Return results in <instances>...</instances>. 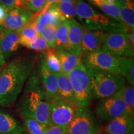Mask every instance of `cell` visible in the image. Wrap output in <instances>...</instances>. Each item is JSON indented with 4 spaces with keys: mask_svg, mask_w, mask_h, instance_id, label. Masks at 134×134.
<instances>
[{
    "mask_svg": "<svg viewBox=\"0 0 134 134\" xmlns=\"http://www.w3.org/2000/svg\"><path fill=\"white\" fill-rule=\"evenodd\" d=\"M38 58L36 53H23L0 69V107L9 108L16 103Z\"/></svg>",
    "mask_w": 134,
    "mask_h": 134,
    "instance_id": "6da1fadb",
    "label": "cell"
},
{
    "mask_svg": "<svg viewBox=\"0 0 134 134\" xmlns=\"http://www.w3.org/2000/svg\"><path fill=\"white\" fill-rule=\"evenodd\" d=\"M17 110L21 117L34 119L47 126H51L49 119V105L35 67L23 88Z\"/></svg>",
    "mask_w": 134,
    "mask_h": 134,
    "instance_id": "7a4b0ae2",
    "label": "cell"
},
{
    "mask_svg": "<svg viewBox=\"0 0 134 134\" xmlns=\"http://www.w3.org/2000/svg\"><path fill=\"white\" fill-rule=\"evenodd\" d=\"M76 16L84 29L98 31L106 34L127 33L129 30L121 22L97 11L83 0L75 3Z\"/></svg>",
    "mask_w": 134,
    "mask_h": 134,
    "instance_id": "3957f363",
    "label": "cell"
},
{
    "mask_svg": "<svg viewBox=\"0 0 134 134\" xmlns=\"http://www.w3.org/2000/svg\"><path fill=\"white\" fill-rule=\"evenodd\" d=\"M93 99H103L117 94L125 85L122 75L96 68H86Z\"/></svg>",
    "mask_w": 134,
    "mask_h": 134,
    "instance_id": "277c9868",
    "label": "cell"
},
{
    "mask_svg": "<svg viewBox=\"0 0 134 134\" xmlns=\"http://www.w3.org/2000/svg\"><path fill=\"white\" fill-rule=\"evenodd\" d=\"M75 98V108L89 107L93 100L86 67L82 62L67 74Z\"/></svg>",
    "mask_w": 134,
    "mask_h": 134,
    "instance_id": "5b68a950",
    "label": "cell"
},
{
    "mask_svg": "<svg viewBox=\"0 0 134 134\" xmlns=\"http://www.w3.org/2000/svg\"><path fill=\"white\" fill-rule=\"evenodd\" d=\"M96 117L89 107L77 108L71 123L67 128V134H88L100 130Z\"/></svg>",
    "mask_w": 134,
    "mask_h": 134,
    "instance_id": "8992f818",
    "label": "cell"
},
{
    "mask_svg": "<svg viewBox=\"0 0 134 134\" xmlns=\"http://www.w3.org/2000/svg\"><path fill=\"white\" fill-rule=\"evenodd\" d=\"M94 110L99 119L104 123L122 115L130 114L118 93L99 100L95 106Z\"/></svg>",
    "mask_w": 134,
    "mask_h": 134,
    "instance_id": "52a82bcc",
    "label": "cell"
},
{
    "mask_svg": "<svg viewBox=\"0 0 134 134\" xmlns=\"http://www.w3.org/2000/svg\"><path fill=\"white\" fill-rule=\"evenodd\" d=\"M81 62L86 68H96L119 74L120 58L114 57L100 49L84 55Z\"/></svg>",
    "mask_w": 134,
    "mask_h": 134,
    "instance_id": "ba28073f",
    "label": "cell"
},
{
    "mask_svg": "<svg viewBox=\"0 0 134 134\" xmlns=\"http://www.w3.org/2000/svg\"><path fill=\"white\" fill-rule=\"evenodd\" d=\"M100 50L116 58L133 57L127 33H110L107 35Z\"/></svg>",
    "mask_w": 134,
    "mask_h": 134,
    "instance_id": "9c48e42d",
    "label": "cell"
},
{
    "mask_svg": "<svg viewBox=\"0 0 134 134\" xmlns=\"http://www.w3.org/2000/svg\"><path fill=\"white\" fill-rule=\"evenodd\" d=\"M76 108L73 104L58 99L50 103L49 119L51 125L68 128Z\"/></svg>",
    "mask_w": 134,
    "mask_h": 134,
    "instance_id": "30bf717a",
    "label": "cell"
},
{
    "mask_svg": "<svg viewBox=\"0 0 134 134\" xmlns=\"http://www.w3.org/2000/svg\"><path fill=\"white\" fill-rule=\"evenodd\" d=\"M37 71L42 88L49 103L60 99L58 92L57 74L49 71L38 58Z\"/></svg>",
    "mask_w": 134,
    "mask_h": 134,
    "instance_id": "8fae6325",
    "label": "cell"
},
{
    "mask_svg": "<svg viewBox=\"0 0 134 134\" xmlns=\"http://www.w3.org/2000/svg\"><path fill=\"white\" fill-rule=\"evenodd\" d=\"M33 13L23 6L16 7L8 12L6 19L3 22L4 29L19 32L31 21Z\"/></svg>",
    "mask_w": 134,
    "mask_h": 134,
    "instance_id": "7c38bea8",
    "label": "cell"
},
{
    "mask_svg": "<svg viewBox=\"0 0 134 134\" xmlns=\"http://www.w3.org/2000/svg\"><path fill=\"white\" fill-rule=\"evenodd\" d=\"M134 131L133 115L127 114L116 117L105 123L100 128V133L132 134Z\"/></svg>",
    "mask_w": 134,
    "mask_h": 134,
    "instance_id": "4fadbf2b",
    "label": "cell"
},
{
    "mask_svg": "<svg viewBox=\"0 0 134 134\" xmlns=\"http://www.w3.org/2000/svg\"><path fill=\"white\" fill-rule=\"evenodd\" d=\"M65 20L62 18L53 5L41 12L34 14L31 22L34 26L35 29L38 34L47 26L57 27L62 22Z\"/></svg>",
    "mask_w": 134,
    "mask_h": 134,
    "instance_id": "5bb4252c",
    "label": "cell"
},
{
    "mask_svg": "<svg viewBox=\"0 0 134 134\" xmlns=\"http://www.w3.org/2000/svg\"><path fill=\"white\" fill-rule=\"evenodd\" d=\"M66 21L68 27V51L81 58V43L84 28L75 19Z\"/></svg>",
    "mask_w": 134,
    "mask_h": 134,
    "instance_id": "9a60e30c",
    "label": "cell"
},
{
    "mask_svg": "<svg viewBox=\"0 0 134 134\" xmlns=\"http://www.w3.org/2000/svg\"><path fill=\"white\" fill-rule=\"evenodd\" d=\"M107 35L108 34L101 31L84 29L81 43L82 57L96 50L100 49Z\"/></svg>",
    "mask_w": 134,
    "mask_h": 134,
    "instance_id": "2e32d148",
    "label": "cell"
},
{
    "mask_svg": "<svg viewBox=\"0 0 134 134\" xmlns=\"http://www.w3.org/2000/svg\"><path fill=\"white\" fill-rule=\"evenodd\" d=\"M20 46L18 33L4 29L0 36V48L6 62L19 50Z\"/></svg>",
    "mask_w": 134,
    "mask_h": 134,
    "instance_id": "e0dca14e",
    "label": "cell"
},
{
    "mask_svg": "<svg viewBox=\"0 0 134 134\" xmlns=\"http://www.w3.org/2000/svg\"><path fill=\"white\" fill-rule=\"evenodd\" d=\"M26 132L23 123L0 108V134H21Z\"/></svg>",
    "mask_w": 134,
    "mask_h": 134,
    "instance_id": "ac0fdd59",
    "label": "cell"
},
{
    "mask_svg": "<svg viewBox=\"0 0 134 134\" xmlns=\"http://www.w3.org/2000/svg\"><path fill=\"white\" fill-rule=\"evenodd\" d=\"M57 80L60 99L69 102L75 105L74 93L68 75L62 72L57 73Z\"/></svg>",
    "mask_w": 134,
    "mask_h": 134,
    "instance_id": "d6986e66",
    "label": "cell"
},
{
    "mask_svg": "<svg viewBox=\"0 0 134 134\" xmlns=\"http://www.w3.org/2000/svg\"><path fill=\"white\" fill-rule=\"evenodd\" d=\"M55 53L59 60L62 72L65 74H68L81 63V58L73 55L67 50H55Z\"/></svg>",
    "mask_w": 134,
    "mask_h": 134,
    "instance_id": "ffe728a7",
    "label": "cell"
},
{
    "mask_svg": "<svg viewBox=\"0 0 134 134\" xmlns=\"http://www.w3.org/2000/svg\"><path fill=\"white\" fill-rule=\"evenodd\" d=\"M39 58L44 66L49 71L55 74L62 72L59 60L55 53V49L49 48L44 53L40 54Z\"/></svg>",
    "mask_w": 134,
    "mask_h": 134,
    "instance_id": "44dd1931",
    "label": "cell"
},
{
    "mask_svg": "<svg viewBox=\"0 0 134 134\" xmlns=\"http://www.w3.org/2000/svg\"><path fill=\"white\" fill-rule=\"evenodd\" d=\"M119 74L132 86L134 85V60L133 57L120 58Z\"/></svg>",
    "mask_w": 134,
    "mask_h": 134,
    "instance_id": "7402d4cb",
    "label": "cell"
},
{
    "mask_svg": "<svg viewBox=\"0 0 134 134\" xmlns=\"http://www.w3.org/2000/svg\"><path fill=\"white\" fill-rule=\"evenodd\" d=\"M122 23L130 31L134 30V5H123L116 2Z\"/></svg>",
    "mask_w": 134,
    "mask_h": 134,
    "instance_id": "603a6c76",
    "label": "cell"
},
{
    "mask_svg": "<svg viewBox=\"0 0 134 134\" xmlns=\"http://www.w3.org/2000/svg\"><path fill=\"white\" fill-rule=\"evenodd\" d=\"M55 50H65L68 51V27L66 20L62 22L57 27Z\"/></svg>",
    "mask_w": 134,
    "mask_h": 134,
    "instance_id": "cb8c5ba5",
    "label": "cell"
},
{
    "mask_svg": "<svg viewBox=\"0 0 134 134\" xmlns=\"http://www.w3.org/2000/svg\"><path fill=\"white\" fill-rule=\"evenodd\" d=\"M52 5L64 20L75 19L76 16L75 3L62 2L53 3Z\"/></svg>",
    "mask_w": 134,
    "mask_h": 134,
    "instance_id": "d4e9b609",
    "label": "cell"
},
{
    "mask_svg": "<svg viewBox=\"0 0 134 134\" xmlns=\"http://www.w3.org/2000/svg\"><path fill=\"white\" fill-rule=\"evenodd\" d=\"M18 33L20 45L26 47L39 35L35 29L34 26L31 21Z\"/></svg>",
    "mask_w": 134,
    "mask_h": 134,
    "instance_id": "484cf974",
    "label": "cell"
},
{
    "mask_svg": "<svg viewBox=\"0 0 134 134\" xmlns=\"http://www.w3.org/2000/svg\"><path fill=\"white\" fill-rule=\"evenodd\" d=\"M118 94L120 96L126 105L129 113L134 115V88L132 85H125L119 91Z\"/></svg>",
    "mask_w": 134,
    "mask_h": 134,
    "instance_id": "4316f807",
    "label": "cell"
},
{
    "mask_svg": "<svg viewBox=\"0 0 134 134\" xmlns=\"http://www.w3.org/2000/svg\"><path fill=\"white\" fill-rule=\"evenodd\" d=\"M23 124L28 134H42L48 126L29 117H21Z\"/></svg>",
    "mask_w": 134,
    "mask_h": 134,
    "instance_id": "83f0119b",
    "label": "cell"
},
{
    "mask_svg": "<svg viewBox=\"0 0 134 134\" xmlns=\"http://www.w3.org/2000/svg\"><path fill=\"white\" fill-rule=\"evenodd\" d=\"M57 27L53 26H47L43 28L40 36L46 41L48 47L55 48V34H56Z\"/></svg>",
    "mask_w": 134,
    "mask_h": 134,
    "instance_id": "f1b7e54d",
    "label": "cell"
},
{
    "mask_svg": "<svg viewBox=\"0 0 134 134\" xmlns=\"http://www.w3.org/2000/svg\"><path fill=\"white\" fill-rule=\"evenodd\" d=\"M26 47L28 49L32 50L34 53H42L47 51L49 47H48L47 43L42 37L38 35L34 41L29 43Z\"/></svg>",
    "mask_w": 134,
    "mask_h": 134,
    "instance_id": "f546056e",
    "label": "cell"
},
{
    "mask_svg": "<svg viewBox=\"0 0 134 134\" xmlns=\"http://www.w3.org/2000/svg\"><path fill=\"white\" fill-rule=\"evenodd\" d=\"M47 0H27L24 7L33 14H36L43 11L46 6Z\"/></svg>",
    "mask_w": 134,
    "mask_h": 134,
    "instance_id": "4dcf8cb0",
    "label": "cell"
},
{
    "mask_svg": "<svg viewBox=\"0 0 134 134\" xmlns=\"http://www.w3.org/2000/svg\"><path fill=\"white\" fill-rule=\"evenodd\" d=\"M67 128L62 127L51 125L48 126L42 134H67Z\"/></svg>",
    "mask_w": 134,
    "mask_h": 134,
    "instance_id": "1f68e13d",
    "label": "cell"
},
{
    "mask_svg": "<svg viewBox=\"0 0 134 134\" xmlns=\"http://www.w3.org/2000/svg\"><path fill=\"white\" fill-rule=\"evenodd\" d=\"M0 4L7 8L9 11L16 7L21 6L19 0H0Z\"/></svg>",
    "mask_w": 134,
    "mask_h": 134,
    "instance_id": "d6a6232c",
    "label": "cell"
},
{
    "mask_svg": "<svg viewBox=\"0 0 134 134\" xmlns=\"http://www.w3.org/2000/svg\"><path fill=\"white\" fill-rule=\"evenodd\" d=\"M127 34V37H128L129 44L130 48V50L132 53L134 52V30H132L128 32Z\"/></svg>",
    "mask_w": 134,
    "mask_h": 134,
    "instance_id": "836d02e7",
    "label": "cell"
},
{
    "mask_svg": "<svg viewBox=\"0 0 134 134\" xmlns=\"http://www.w3.org/2000/svg\"><path fill=\"white\" fill-rule=\"evenodd\" d=\"M8 12H9V10L7 8H5L3 5L0 4V24L2 26L3 22L7 16Z\"/></svg>",
    "mask_w": 134,
    "mask_h": 134,
    "instance_id": "e575fe53",
    "label": "cell"
},
{
    "mask_svg": "<svg viewBox=\"0 0 134 134\" xmlns=\"http://www.w3.org/2000/svg\"><path fill=\"white\" fill-rule=\"evenodd\" d=\"M5 64H6V61H5L4 58L3 57L2 52H1V48H0V69H1Z\"/></svg>",
    "mask_w": 134,
    "mask_h": 134,
    "instance_id": "d590c367",
    "label": "cell"
},
{
    "mask_svg": "<svg viewBox=\"0 0 134 134\" xmlns=\"http://www.w3.org/2000/svg\"><path fill=\"white\" fill-rule=\"evenodd\" d=\"M55 1H56V0H47L46 6V7H45L44 9H43V10L47 9V8L49 7L50 6H51L52 4H53V3L55 2Z\"/></svg>",
    "mask_w": 134,
    "mask_h": 134,
    "instance_id": "8d00e7d4",
    "label": "cell"
},
{
    "mask_svg": "<svg viewBox=\"0 0 134 134\" xmlns=\"http://www.w3.org/2000/svg\"><path fill=\"white\" fill-rule=\"evenodd\" d=\"M77 0H56L54 3H58L62 2H70V3H76Z\"/></svg>",
    "mask_w": 134,
    "mask_h": 134,
    "instance_id": "74e56055",
    "label": "cell"
},
{
    "mask_svg": "<svg viewBox=\"0 0 134 134\" xmlns=\"http://www.w3.org/2000/svg\"><path fill=\"white\" fill-rule=\"evenodd\" d=\"M27 1V0H19L20 4H21V6H23V7H24V5Z\"/></svg>",
    "mask_w": 134,
    "mask_h": 134,
    "instance_id": "f35d334b",
    "label": "cell"
},
{
    "mask_svg": "<svg viewBox=\"0 0 134 134\" xmlns=\"http://www.w3.org/2000/svg\"><path fill=\"white\" fill-rule=\"evenodd\" d=\"M4 30V27H3L2 25L0 24V36H1V34H2V32H3V31Z\"/></svg>",
    "mask_w": 134,
    "mask_h": 134,
    "instance_id": "ab89813d",
    "label": "cell"
},
{
    "mask_svg": "<svg viewBox=\"0 0 134 134\" xmlns=\"http://www.w3.org/2000/svg\"><path fill=\"white\" fill-rule=\"evenodd\" d=\"M88 134H100V130H96V131L92 132Z\"/></svg>",
    "mask_w": 134,
    "mask_h": 134,
    "instance_id": "60d3db41",
    "label": "cell"
},
{
    "mask_svg": "<svg viewBox=\"0 0 134 134\" xmlns=\"http://www.w3.org/2000/svg\"><path fill=\"white\" fill-rule=\"evenodd\" d=\"M21 134H28L27 132H25V133H21Z\"/></svg>",
    "mask_w": 134,
    "mask_h": 134,
    "instance_id": "b9f144b4",
    "label": "cell"
},
{
    "mask_svg": "<svg viewBox=\"0 0 134 134\" xmlns=\"http://www.w3.org/2000/svg\"><path fill=\"white\" fill-rule=\"evenodd\" d=\"M100 134H105V133H100ZM132 134H134V133H132Z\"/></svg>",
    "mask_w": 134,
    "mask_h": 134,
    "instance_id": "7bdbcfd3",
    "label": "cell"
}]
</instances>
